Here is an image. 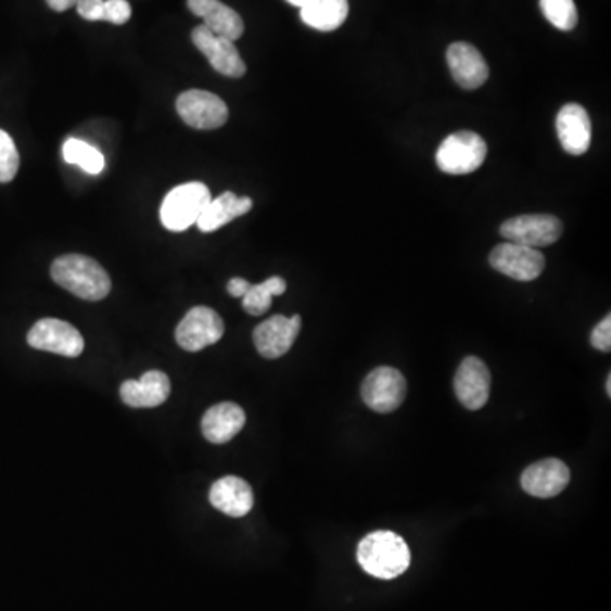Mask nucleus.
Listing matches in <instances>:
<instances>
[{
    "label": "nucleus",
    "mask_w": 611,
    "mask_h": 611,
    "mask_svg": "<svg viewBox=\"0 0 611 611\" xmlns=\"http://www.w3.org/2000/svg\"><path fill=\"white\" fill-rule=\"evenodd\" d=\"M77 12L86 21L98 23L104 17V0H77Z\"/></svg>",
    "instance_id": "nucleus-29"
},
{
    "label": "nucleus",
    "mask_w": 611,
    "mask_h": 611,
    "mask_svg": "<svg viewBox=\"0 0 611 611\" xmlns=\"http://www.w3.org/2000/svg\"><path fill=\"white\" fill-rule=\"evenodd\" d=\"M250 285L252 284H250L249 281H245V279H242V277H234V279H231V281L228 282L226 289L230 292V296L243 297L246 292H249Z\"/></svg>",
    "instance_id": "nucleus-30"
},
{
    "label": "nucleus",
    "mask_w": 611,
    "mask_h": 611,
    "mask_svg": "<svg viewBox=\"0 0 611 611\" xmlns=\"http://www.w3.org/2000/svg\"><path fill=\"white\" fill-rule=\"evenodd\" d=\"M364 403L378 413H393L406 397V379L394 367H378L362 384Z\"/></svg>",
    "instance_id": "nucleus-9"
},
{
    "label": "nucleus",
    "mask_w": 611,
    "mask_h": 611,
    "mask_svg": "<svg viewBox=\"0 0 611 611\" xmlns=\"http://www.w3.org/2000/svg\"><path fill=\"white\" fill-rule=\"evenodd\" d=\"M119 394L129 408H156L170 396V379L162 370H149L140 381L128 379L123 382Z\"/></svg>",
    "instance_id": "nucleus-17"
},
{
    "label": "nucleus",
    "mask_w": 611,
    "mask_h": 611,
    "mask_svg": "<svg viewBox=\"0 0 611 611\" xmlns=\"http://www.w3.org/2000/svg\"><path fill=\"white\" fill-rule=\"evenodd\" d=\"M29 347L75 358L82 354L86 342L74 324L56 318L39 320L28 333Z\"/></svg>",
    "instance_id": "nucleus-10"
},
{
    "label": "nucleus",
    "mask_w": 611,
    "mask_h": 611,
    "mask_svg": "<svg viewBox=\"0 0 611 611\" xmlns=\"http://www.w3.org/2000/svg\"><path fill=\"white\" fill-rule=\"evenodd\" d=\"M245 411L234 403H219L211 406L203 417L204 438L211 444L221 445L233 441L238 433L245 427Z\"/></svg>",
    "instance_id": "nucleus-20"
},
{
    "label": "nucleus",
    "mask_w": 611,
    "mask_h": 611,
    "mask_svg": "<svg viewBox=\"0 0 611 611\" xmlns=\"http://www.w3.org/2000/svg\"><path fill=\"white\" fill-rule=\"evenodd\" d=\"M47 2L48 5L56 12L68 11V9H72L75 4H77V0H47Z\"/></svg>",
    "instance_id": "nucleus-31"
},
{
    "label": "nucleus",
    "mask_w": 611,
    "mask_h": 611,
    "mask_svg": "<svg viewBox=\"0 0 611 611\" xmlns=\"http://www.w3.org/2000/svg\"><path fill=\"white\" fill-rule=\"evenodd\" d=\"M209 502L231 518H243L254 508V491L242 478L225 475L209 491Z\"/></svg>",
    "instance_id": "nucleus-18"
},
{
    "label": "nucleus",
    "mask_w": 611,
    "mask_h": 611,
    "mask_svg": "<svg viewBox=\"0 0 611 611\" xmlns=\"http://www.w3.org/2000/svg\"><path fill=\"white\" fill-rule=\"evenodd\" d=\"M62 153L66 164L78 165L90 176H99L104 170V155L86 141L68 138L63 143Z\"/></svg>",
    "instance_id": "nucleus-24"
},
{
    "label": "nucleus",
    "mask_w": 611,
    "mask_h": 611,
    "mask_svg": "<svg viewBox=\"0 0 611 611\" xmlns=\"http://www.w3.org/2000/svg\"><path fill=\"white\" fill-rule=\"evenodd\" d=\"M192 43L218 74L230 78H240L246 74L245 62L231 39L215 35L201 24L192 31Z\"/></svg>",
    "instance_id": "nucleus-11"
},
{
    "label": "nucleus",
    "mask_w": 611,
    "mask_h": 611,
    "mask_svg": "<svg viewBox=\"0 0 611 611\" xmlns=\"http://www.w3.org/2000/svg\"><path fill=\"white\" fill-rule=\"evenodd\" d=\"M129 20H131V5H129L128 0H104V17H102V21L122 26Z\"/></svg>",
    "instance_id": "nucleus-27"
},
{
    "label": "nucleus",
    "mask_w": 611,
    "mask_h": 611,
    "mask_svg": "<svg viewBox=\"0 0 611 611\" xmlns=\"http://www.w3.org/2000/svg\"><path fill=\"white\" fill-rule=\"evenodd\" d=\"M607 393H608V396H611V375H608Z\"/></svg>",
    "instance_id": "nucleus-33"
},
{
    "label": "nucleus",
    "mask_w": 611,
    "mask_h": 611,
    "mask_svg": "<svg viewBox=\"0 0 611 611\" xmlns=\"http://www.w3.org/2000/svg\"><path fill=\"white\" fill-rule=\"evenodd\" d=\"M225 335V323L215 309L195 306L177 324L176 342L186 352H201Z\"/></svg>",
    "instance_id": "nucleus-6"
},
{
    "label": "nucleus",
    "mask_w": 611,
    "mask_h": 611,
    "mask_svg": "<svg viewBox=\"0 0 611 611\" xmlns=\"http://www.w3.org/2000/svg\"><path fill=\"white\" fill-rule=\"evenodd\" d=\"M454 391L463 408L478 411L486 405L491 394V372L478 357H466L454 378Z\"/></svg>",
    "instance_id": "nucleus-13"
},
{
    "label": "nucleus",
    "mask_w": 611,
    "mask_h": 611,
    "mask_svg": "<svg viewBox=\"0 0 611 611\" xmlns=\"http://www.w3.org/2000/svg\"><path fill=\"white\" fill-rule=\"evenodd\" d=\"M188 5L194 16L204 21V26L209 31L231 41L242 38L245 31L242 16L234 9L222 4L221 0H188Z\"/></svg>",
    "instance_id": "nucleus-19"
},
{
    "label": "nucleus",
    "mask_w": 611,
    "mask_h": 611,
    "mask_svg": "<svg viewBox=\"0 0 611 611\" xmlns=\"http://www.w3.org/2000/svg\"><path fill=\"white\" fill-rule=\"evenodd\" d=\"M571 481V471L562 460L546 459L535 462L523 471V491L535 498H553L561 495Z\"/></svg>",
    "instance_id": "nucleus-14"
},
{
    "label": "nucleus",
    "mask_w": 611,
    "mask_h": 611,
    "mask_svg": "<svg viewBox=\"0 0 611 611\" xmlns=\"http://www.w3.org/2000/svg\"><path fill=\"white\" fill-rule=\"evenodd\" d=\"M254 207V201L250 198H240L234 192H225L219 198L211 199L203 215L199 216L198 225L199 231L203 233H213L218 231L222 226L246 215L249 211Z\"/></svg>",
    "instance_id": "nucleus-21"
},
{
    "label": "nucleus",
    "mask_w": 611,
    "mask_h": 611,
    "mask_svg": "<svg viewBox=\"0 0 611 611\" xmlns=\"http://www.w3.org/2000/svg\"><path fill=\"white\" fill-rule=\"evenodd\" d=\"M487 144L474 131L454 132L442 141L436 165L448 176H468L486 161Z\"/></svg>",
    "instance_id": "nucleus-4"
},
{
    "label": "nucleus",
    "mask_w": 611,
    "mask_h": 611,
    "mask_svg": "<svg viewBox=\"0 0 611 611\" xmlns=\"http://www.w3.org/2000/svg\"><path fill=\"white\" fill-rule=\"evenodd\" d=\"M348 0H309L301 8V20L318 31H335L348 17Z\"/></svg>",
    "instance_id": "nucleus-22"
},
{
    "label": "nucleus",
    "mask_w": 611,
    "mask_h": 611,
    "mask_svg": "<svg viewBox=\"0 0 611 611\" xmlns=\"http://www.w3.org/2000/svg\"><path fill=\"white\" fill-rule=\"evenodd\" d=\"M564 226L562 221L552 215H522L508 219L499 228L507 242L518 245L540 249V246L553 245L562 237Z\"/></svg>",
    "instance_id": "nucleus-5"
},
{
    "label": "nucleus",
    "mask_w": 611,
    "mask_h": 611,
    "mask_svg": "<svg viewBox=\"0 0 611 611\" xmlns=\"http://www.w3.org/2000/svg\"><path fill=\"white\" fill-rule=\"evenodd\" d=\"M447 63L451 77L462 89H480L489 77V66L481 51L466 41L448 47Z\"/></svg>",
    "instance_id": "nucleus-15"
},
{
    "label": "nucleus",
    "mask_w": 611,
    "mask_h": 611,
    "mask_svg": "<svg viewBox=\"0 0 611 611\" xmlns=\"http://www.w3.org/2000/svg\"><path fill=\"white\" fill-rule=\"evenodd\" d=\"M493 269L514 281H535L546 269V257L537 249L518 245V243H501L489 255Z\"/></svg>",
    "instance_id": "nucleus-8"
},
{
    "label": "nucleus",
    "mask_w": 611,
    "mask_h": 611,
    "mask_svg": "<svg viewBox=\"0 0 611 611\" xmlns=\"http://www.w3.org/2000/svg\"><path fill=\"white\" fill-rule=\"evenodd\" d=\"M556 129L562 149L571 155H584L591 147V117L583 105L565 104L557 114Z\"/></svg>",
    "instance_id": "nucleus-16"
},
{
    "label": "nucleus",
    "mask_w": 611,
    "mask_h": 611,
    "mask_svg": "<svg viewBox=\"0 0 611 611\" xmlns=\"http://www.w3.org/2000/svg\"><path fill=\"white\" fill-rule=\"evenodd\" d=\"M591 345L596 351H611V316H604V320L596 324L591 333Z\"/></svg>",
    "instance_id": "nucleus-28"
},
{
    "label": "nucleus",
    "mask_w": 611,
    "mask_h": 611,
    "mask_svg": "<svg viewBox=\"0 0 611 611\" xmlns=\"http://www.w3.org/2000/svg\"><path fill=\"white\" fill-rule=\"evenodd\" d=\"M542 14L561 31H573L576 28L577 8L574 0H540Z\"/></svg>",
    "instance_id": "nucleus-25"
},
{
    "label": "nucleus",
    "mask_w": 611,
    "mask_h": 611,
    "mask_svg": "<svg viewBox=\"0 0 611 611\" xmlns=\"http://www.w3.org/2000/svg\"><path fill=\"white\" fill-rule=\"evenodd\" d=\"M211 192L206 183L188 182L171 189L165 195L161 207L162 225L168 231L180 233L198 222L207 204L211 203Z\"/></svg>",
    "instance_id": "nucleus-3"
},
{
    "label": "nucleus",
    "mask_w": 611,
    "mask_h": 611,
    "mask_svg": "<svg viewBox=\"0 0 611 611\" xmlns=\"http://www.w3.org/2000/svg\"><path fill=\"white\" fill-rule=\"evenodd\" d=\"M20 170V152L4 129H0V183L14 180Z\"/></svg>",
    "instance_id": "nucleus-26"
},
{
    "label": "nucleus",
    "mask_w": 611,
    "mask_h": 611,
    "mask_svg": "<svg viewBox=\"0 0 611 611\" xmlns=\"http://www.w3.org/2000/svg\"><path fill=\"white\" fill-rule=\"evenodd\" d=\"M51 279L84 301H102L111 292V277L99 262L86 255H62L51 264Z\"/></svg>",
    "instance_id": "nucleus-2"
},
{
    "label": "nucleus",
    "mask_w": 611,
    "mask_h": 611,
    "mask_svg": "<svg viewBox=\"0 0 611 611\" xmlns=\"http://www.w3.org/2000/svg\"><path fill=\"white\" fill-rule=\"evenodd\" d=\"M289 4L296 5V8H303L304 4H308L309 0H288Z\"/></svg>",
    "instance_id": "nucleus-32"
},
{
    "label": "nucleus",
    "mask_w": 611,
    "mask_h": 611,
    "mask_svg": "<svg viewBox=\"0 0 611 611\" xmlns=\"http://www.w3.org/2000/svg\"><path fill=\"white\" fill-rule=\"evenodd\" d=\"M357 561L370 576L394 580L408 571L411 552L405 538L390 530H379L360 540Z\"/></svg>",
    "instance_id": "nucleus-1"
},
{
    "label": "nucleus",
    "mask_w": 611,
    "mask_h": 611,
    "mask_svg": "<svg viewBox=\"0 0 611 611\" xmlns=\"http://www.w3.org/2000/svg\"><path fill=\"white\" fill-rule=\"evenodd\" d=\"M177 114L194 129H218L228 122V105L207 90H186L177 98Z\"/></svg>",
    "instance_id": "nucleus-7"
},
{
    "label": "nucleus",
    "mask_w": 611,
    "mask_h": 611,
    "mask_svg": "<svg viewBox=\"0 0 611 611\" xmlns=\"http://www.w3.org/2000/svg\"><path fill=\"white\" fill-rule=\"evenodd\" d=\"M285 289H288V284L279 276L269 277L262 284L250 285L249 292L242 297L243 309L249 315L262 316L272 306V297L282 296Z\"/></svg>",
    "instance_id": "nucleus-23"
},
{
    "label": "nucleus",
    "mask_w": 611,
    "mask_h": 611,
    "mask_svg": "<svg viewBox=\"0 0 611 611\" xmlns=\"http://www.w3.org/2000/svg\"><path fill=\"white\" fill-rule=\"evenodd\" d=\"M301 327L303 320L300 315H294L292 318L282 315L272 316L255 328V348L265 358L284 357L296 342Z\"/></svg>",
    "instance_id": "nucleus-12"
}]
</instances>
